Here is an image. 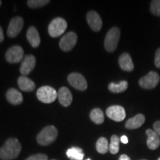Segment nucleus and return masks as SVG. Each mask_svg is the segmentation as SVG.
Instances as JSON below:
<instances>
[{"instance_id": "1a4fd4ad", "label": "nucleus", "mask_w": 160, "mask_h": 160, "mask_svg": "<svg viewBox=\"0 0 160 160\" xmlns=\"http://www.w3.org/2000/svg\"><path fill=\"white\" fill-rule=\"evenodd\" d=\"M68 81L71 86L79 91H83L87 89L88 83L85 78L78 73H71L68 77Z\"/></svg>"}, {"instance_id": "f704fd0d", "label": "nucleus", "mask_w": 160, "mask_h": 160, "mask_svg": "<svg viewBox=\"0 0 160 160\" xmlns=\"http://www.w3.org/2000/svg\"><path fill=\"white\" fill-rule=\"evenodd\" d=\"M86 160H91V159H86Z\"/></svg>"}, {"instance_id": "cd10ccee", "label": "nucleus", "mask_w": 160, "mask_h": 160, "mask_svg": "<svg viewBox=\"0 0 160 160\" xmlns=\"http://www.w3.org/2000/svg\"><path fill=\"white\" fill-rule=\"evenodd\" d=\"M48 156L43 153H37V154L32 155L25 160H48Z\"/></svg>"}, {"instance_id": "4be33fe9", "label": "nucleus", "mask_w": 160, "mask_h": 160, "mask_svg": "<svg viewBox=\"0 0 160 160\" xmlns=\"http://www.w3.org/2000/svg\"><path fill=\"white\" fill-rule=\"evenodd\" d=\"M90 118L93 122L97 124V125L102 124L105 120L103 111L99 108H94L92 110L90 113Z\"/></svg>"}, {"instance_id": "c85d7f7f", "label": "nucleus", "mask_w": 160, "mask_h": 160, "mask_svg": "<svg viewBox=\"0 0 160 160\" xmlns=\"http://www.w3.org/2000/svg\"><path fill=\"white\" fill-rule=\"evenodd\" d=\"M154 63L156 67L158 68H160V48H158L157 52H156Z\"/></svg>"}, {"instance_id": "6ab92c4d", "label": "nucleus", "mask_w": 160, "mask_h": 160, "mask_svg": "<svg viewBox=\"0 0 160 160\" xmlns=\"http://www.w3.org/2000/svg\"><path fill=\"white\" fill-rule=\"evenodd\" d=\"M26 37H27L28 41L29 42V43L33 48H37L39 45L41 40H40L39 32L35 27L31 26L29 28L27 31Z\"/></svg>"}, {"instance_id": "a878e982", "label": "nucleus", "mask_w": 160, "mask_h": 160, "mask_svg": "<svg viewBox=\"0 0 160 160\" xmlns=\"http://www.w3.org/2000/svg\"><path fill=\"white\" fill-rule=\"evenodd\" d=\"M49 2V0H29L27 3L31 8H41L44 5H48Z\"/></svg>"}, {"instance_id": "0eeeda50", "label": "nucleus", "mask_w": 160, "mask_h": 160, "mask_svg": "<svg viewBox=\"0 0 160 160\" xmlns=\"http://www.w3.org/2000/svg\"><path fill=\"white\" fill-rule=\"evenodd\" d=\"M24 57V51L22 48L19 45L12 46L5 53V59L9 63H18Z\"/></svg>"}, {"instance_id": "7ed1b4c3", "label": "nucleus", "mask_w": 160, "mask_h": 160, "mask_svg": "<svg viewBox=\"0 0 160 160\" xmlns=\"http://www.w3.org/2000/svg\"><path fill=\"white\" fill-rule=\"evenodd\" d=\"M120 38V30L113 27L108 31L105 39V48L108 52H113L117 49Z\"/></svg>"}, {"instance_id": "aec40b11", "label": "nucleus", "mask_w": 160, "mask_h": 160, "mask_svg": "<svg viewBox=\"0 0 160 160\" xmlns=\"http://www.w3.org/2000/svg\"><path fill=\"white\" fill-rule=\"evenodd\" d=\"M119 64L120 68L125 71H132L134 68L132 59L128 53H124L120 55L119 58Z\"/></svg>"}, {"instance_id": "e433bc0d", "label": "nucleus", "mask_w": 160, "mask_h": 160, "mask_svg": "<svg viewBox=\"0 0 160 160\" xmlns=\"http://www.w3.org/2000/svg\"><path fill=\"white\" fill-rule=\"evenodd\" d=\"M51 160H56V159H51Z\"/></svg>"}, {"instance_id": "7c9ffc66", "label": "nucleus", "mask_w": 160, "mask_h": 160, "mask_svg": "<svg viewBox=\"0 0 160 160\" xmlns=\"http://www.w3.org/2000/svg\"><path fill=\"white\" fill-rule=\"evenodd\" d=\"M120 141H121L123 144H127L128 142V137H126V136H122V137H121V139H120Z\"/></svg>"}, {"instance_id": "ddd939ff", "label": "nucleus", "mask_w": 160, "mask_h": 160, "mask_svg": "<svg viewBox=\"0 0 160 160\" xmlns=\"http://www.w3.org/2000/svg\"><path fill=\"white\" fill-rule=\"evenodd\" d=\"M36 65V58L33 55H27L24 57L22 62L20 66V72L22 74L26 76L33 71Z\"/></svg>"}, {"instance_id": "bb28decb", "label": "nucleus", "mask_w": 160, "mask_h": 160, "mask_svg": "<svg viewBox=\"0 0 160 160\" xmlns=\"http://www.w3.org/2000/svg\"><path fill=\"white\" fill-rule=\"evenodd\" d=\"M150 10H151V12L153 15L160 17V0H153V1H151Z\"/></svg>"}, {"instance_id": "a211bd4d", "label": "nucleus", "mask_w": 160, "mask_h": 160, "mask_svg": "<svg viewBox=\"0 0 160 160\" xmlns=\"http://www.w3.org/2000/svg\"><path fill=\"white\" fill-rule=\"evenodd\" d=\"M17 83L20 90H22V91L31 92L33 91L36 88V85L33 80L29 79L25 76H21L18 78Z\"/></svg>"}, {"instance_id": "f257e3e1", "label": "nucleus", "mask_w": 160, "mask_h": 160, "mask_svg": "<svg viewBox=\"0 0 160 160\" xmlns=\"http://www.w3.org/2000/svg\"><path fill=\"white\" fill-rule=\"evenodd\" d=\"M22 150L21 144L15 138H10L0 148V158L3 160L16 159Z\"/></svg>"}, {"instance_id": "f03ea898", "label": "nucleus", "mask_w": 160, "mask_h": 160, "mask_svg": "<svg viewBox=\"0 0 160 160\" xmlns=\"http://www.w3.org/2000/svg\"><path fill=\"white\" fill-rule=\"evenodd\" d=\"M58 137L57 128L53 125L46 126L37 135V142L41 145H48L53 143Z\"/></svg>"}, {"instance_id": "5701e85b", "label": "nucleus", "mask_w": 160, "mask_h": 160, "mask_svg": "<svg viewBox=\"0 0 160 160\" xmlns=\"http://www.w3.org/2000/svg\"><path fill=\"white\" fill-rule=\"evenodd\" d=\"M128 82L124 80V81L120 82L119 84H116L114 82L110 83L108 85V89L112 93H119L126 91L128 88Z\"/></svg>"}, {"instance_id": "b1692460", "label": "nucleus", "mask_w": 160, "mask_h": 160, "mask_svg": "<svg viewBox=\"0 0 160 160\" xmlns=\"http://www.w3.org/2000/svg\"><path fill=\"white\" fill-rule=\"evenodd\" d=\"M96 148L99 153L105 154L109 151V144L108 139L105 137H101L96 143Z\"/></svg>"}, {"instance_id": "20e7f679", "label": "nucleus", "mask_w": 160, "mask_h": 160, "mask_svg": "<svg viewBox=\"0 0 160 160\" xmlns=\"http://www.w3.org/2000/svg\"><path fill=\"white\" fill-rule=\"evenodd\" d=\"M37 97L42 102L49 104L57 99V92L51 86H42L37 90Z\"/></svg>"}, {"instance_id": "c756f323", "label": "nucleus", "mask_w": 160, "mask_h": 160, "mask_svg": "<svg viewBox=\"0 0 160 160\" xmlns=\"http://www.w3.org/2000/svg\"><path fill=\"white\" fill-rule=\"evenodd\" d=\"M153 131L160 137V121H157L153 124Z\"/></svg>"}, {"instance_id": "c9c22d12", "label": "nucleus", "mask_w": 160, "mask_h": 160, "mask_svg": "<svg viewBox=\"0 0 160 160\" xmlns=\"http://www.w3.org/2000/svg\"><path fill=\"white\" fill-rule=\"evenodd\" d=\"M157 160H160V157H159V159H158Z\"/></svg>"}, {"instance_id": "72a5a7b5", "label": "nucleus", "mask_w": 160, "mask_h": 160, "mask_svg": "<svg viewBox=\"0 0 160 160\" xmlns=\"http://www.w3.org/2000/svg\"><path fill=\"white\" fill-rule=\"evenodd\" d=\"M1 5H2V2L0 1V6H1Z\"/></svg>"}, {"instance_id": "9d476101", "label": "nucleus", "mask_w": 160, "mask_h": 160, "mask_svg": "<svg viewBox=\"0 0 160 160\" xmlns=\"http://www.w3.org/2000/svg\"><path fill=\"white\" fill-rule=\"evenodd\" d=\"M24 21L21 17H15L10 21L7 30L8 37L10 38L16 37L20 33L23 28Z\"/></svg>"}, {"instance_id": "6e6552de", "label": "nucleus", "mask_w": 160, "mask_h": 160, "mask_svg": "<svg viewBox=\"0 0 160 160\" xmlns=\"http://www.w3.org/2000/svg\"><path fill=\"white\" fill-rule=\"evenodd\" d=\"M77 42V36L74 32H68L62 37L59 47L63 51H69L74 48Z\"/></svg>"}, {"instance_id": "393cba45", "label": "nucleus", "mask_w": 160, "mask_h": 160, "mask_svg": "<svg viewBox=\"0 0 160 160\" xmlns=\"http://www.w3.org/2000/svg\"><path fill=\"white\" fill-rule=\"evenodd\" d=\"M120 139L117 135H113L111 139V144L109 145V151L112 154H117L119 151Z\"/></svg>"}, {"instance_id": "473e14b6", "label": "nucleus", "mask_w": 160, "mask_h": 160, "mask_svg": "<svg viewBox=\"0 0 160 160\" xmlns=\"http://www.w3.org/2000/svg\"><path fill=\"white\" fill-rule=\"evenodd\" d=\"M119 160H131V159H130L128 156H127L126 154H122L120 156Z\"/></svg>"}, {"instance_id": "423d86ee", "label": "nucleus", "mask_w": 160, "mask_h": 160, "mask_svg": "<svg viewBox=\"0 0 160 160\" xmlns=\"http://www.w3.org/2000/svg\"><path fill=\"white\" fill-rule=\"evenodd\" d=\"M159 80V75L157 72L151 71L139 80V84L140 87L144 89H153L157 87Z\"/></svg>"}, {"instance_id": "2f4dec72", "label": "nucleus", "mask_w": 160, "mask_h": 160, "mask_svg": "<svg viewBox=\"0 0 160 160\" xmlns=\"http://www.w3.org/2000/svg\"><path fill=\"white\" fill-rule=\"evenodd\" d=\"M4 39H5V37H4V33H3L2 28V27L0 26V43H1L2 42L4 41Z\"/></svg>"}, {"instance_id": "412c9836", "label": "nucleus", "mask_w": 160, "mask_h": 160, "mask_svg": "<svg viewBox=\"0 0 160 160\" xmlns=\"http://www.w3.org/2000/svg\"><path fill=\"white\" fill-rule=\"evenodd\" d=\"M68 157L71 160H82L84 158V153L82 149L77 147H72L66 152Z\"/></svg>"}, {"instance_id": "9b49d317", "label": "nucleus", "mask_w": 160, "mask_h": 160, "mask_svg": "<svg viewBox=\"0 0 160 160\" xmlns=\"http://www.w3.org/2000/svg\"><path fill=\"white\" fill-rule=\"evenodd\" d=\"M106 115L115 122L123 121L126 117L125 108L120 105L110 106L106 110Z\"/></svg>"}, {"instance_id": "2eb2a0df", "label": "nucleus", "mask_w": 160, "mask_h": 160, "mask_svg": "<svg viewBox=\"0 0 160 160\" xmlns=\"http://www.w3.org/2000/svg\"><path fill=\"white\" fill-rule=\"evenodd\" d=\"M146 135L148 137L147 145L148 148L151 150L157 149L160 145L159 136L152 129L146 130Z\"/></svg>"}, {"instance_id": "39448f33", "label": "nucleus", "mask_w": 160, "mask_h": 160, "mask_svg": "<svg viewBox=\"0 0 160 160\" xmlns=\"http://www.w3.org/2000/svg\"><path fill=\"white\" fill-rule=\"evenodd\" d=\"M67 22L62 18H55L48 25V33L51 37H58L61 36L67 29Z\"/></svg>"}, {"instance_id": "4468645a", "label": "nucleus", "mask_w": 160, "mask_h": 160, "mask_svg": "<svg viewBox=\"0 0 160 160\" xmlns=\"http://www.w3.org/2000/svg\"><path fill=\"white\" fill-rule=\"evenodd\" d=\"M57 97L59 103L64 107L69 106L73 101V96H72L71 92L66 87H62L59 90L57 93Z\"/></svg>"}, {"instance_id": "f3484780", "label": "nucleus", "mask_w": 160, "mask_h": 160, "mask_svg": "<svg viewBox=\"0 0 160 160\" xmlns=\"http://www.w3.org/2000/svg\"><path fill=\"white\" fill-rule=\"evenodd\" d=\"M6 99L12 105H18L23 101V97L21 92L15 88H10L6 93Z\"/></svg>"}, {"instance_id": "f8f14e48", "label": "nucleus", "mask_w": 160, "mask_h": 160, "mask_svg": "<svg viewBox=\"0 0 160 160\" xmlns=\"http://www.w3.org/2000/svg\"><path fill=\"white\" fill-rule=\"evenodd\" d=\"M86 19L89 26L93 31L97 32L101 30L102 27V21L97 12L93 11H89L86 16Z\"/></svg>"}, {"instance_id": "dca6fc26", "label": "nucleus", "mask_w": 160, "mask_h": 160, "mask_svg": "<svg viewBox=\"0 0 160 160\" xmlns=\"http://www.w3.org/2000/svg\"><path fill=\"white\" fill-rule=\"evenodd\" d=\"M145 117L142 113L136 115L135 117L131 118L125 122V128L127 129L133 130L137 129L145 123Z\"/></svg>"}]
</instances>
